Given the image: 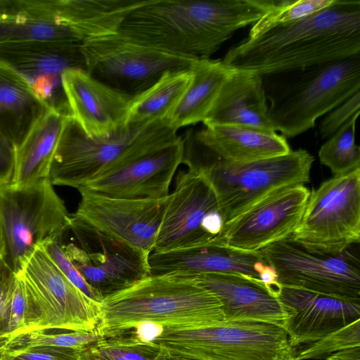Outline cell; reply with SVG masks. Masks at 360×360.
<instances>
[{"mask_svg":"<svg viewBox=\"0 0 360 360\" xmlns=\"http://www.w3.org/2000/svg\"><path fill=\"white\" fill-rule=\"evenodd\" d=\"M274 4V0H146L125 16L116 34L172 54L210 58Z\"/></svg>","mask_w":360,"mask_h":360,"instance_id":"cell-1","label":"cell"},{"mask_svg":"<svg viewBox=\"0 0 360 360\" xmlns=\"http://www.w3.org/2000/svg\"><path fill=\"white\" fill-rule=\"evenodd\" d=\"M360 54V1L335 0L306 18L246 37L222 59L232 70L262 77Z\"/></svg>","mask_w":360,"mask_h":360,"instance_id":"cell-2","label":"cell"},{"mask_svg":"<svg viewBox=\"0 0 360 360\" xmlns=\"http://www.w3.org/2000/svg\"><path fill=\"white\" fill-rule=\"evenodd\" d=\"M224 322L218 297L193 278L148 275L102 300L96 330L104 338L148 323L167 328L197 329Z\"/></svg>","mask_w":360,"mask_h":360,"instance_id":"cell-3","label":"cell"},{"mask_svg":"<svg viewBox=\"0 0 360 360\" xmlns=\"http://www.w3.org/2000/svg\"><path fill=\"white\" fill-rule=\"evenodd\" d=\"M184 139L182 163L201 174L218 199L225 222L281 188L310 180L314 158L304 149L246 163L225 161L199 143L193 130Z\"/></svg>","mask_w":360,"mask_h":360,"instance_id":"cell-4","label":"cell"},{"mask_svg":"<svg viewBox=\"0 0 360 360\" xmlns=\"http://www.w3.org/2000/svg\"><path fill=\"white\" fill-rule=\"evenodd\" d=\"M181 136L168 120L127 124L107 137L91 138L68 117L51 161L53 186L79 189L112 165L162 148Z\"/></svg>","mask_w":360,"mask_h":360,"instance_id":"cell-5","label":"cell"},{"mask_svg":"<svg viewBox=\"0 0 360 360\" xmlns=\"http://www.w3.org/2000/svg\"><path fill=\"white\" fill-rule=\"evenodd\" d=\"M284 74L287 80L264 87L267 117L275 131L292 138L360 91V54Z\"/></svg>","mask_w":360,"mask_h":360,"instance_id":"cell-6","label":"cell"},{"mask_svg":"<svg viewBox=\"0 0 360 360\" xmlns=\"http://www.w3.org/2000/svg\"><path fill=\"white\" fill-rule=\"evenodd\" d=\"M149 341L168 356L190 360H294L297 350L283 328L252 321L197 329L162 328Z\"/></svg>","mask_w":360,"mask_h":360,"instance_id":"cell-7","label":"cell"},{"mask_svg":"<svg viewBox=\"0 0 360 360\" xmlns=\"http://www.w3.org/2000/svg\"><path fill=\"white\" fill-rule=\"evenodd\" d=\"M18 274L23 281L27 302L23 333L53 329L96 330L100 303L75 287L41 245L25 261Z\"/></svg>","mask_w":360,"mask_h":360,"instance_id":"cell-8","label":"cell"},{"mask_svg":"<svg viewBox=\"0 0 360 360\" xmlns=\"http://www.w3.org/2000/svg\"><path fill=\"white\" fill-rule=\"evenodd\" d=\"M290 240L309 252L341 254L360 241V168L323 181L310 191Z\"/></svg>","mask_w":360,"mask_h":360,"instance_id":"cell-9","label":"cell"},{"mask_svg":"<svg viewBox=\"0 0 360 360\" xmlns=\"http://www.w3.org/2000/svg\"><path fill=\"white\" fill-rule=\"evenodd\" d=\"M0 214L15 274L38 247L62 241L70 226V214L49 179L21 188L3 186Z\"/></svg>","mask_w":360,"mask_h":360,"instance_id":"cell-10","label":"cell"},{"mask_svg":"<svg viewBox=\"0 0 360 360\" xmlns=\"http://www.w3.org/2000/svg\"><path fill=\"white\" fill-rule=\"evenodd\" d=\"M73 242L61 248L88 285L102 298L150 275L148 254L70 214Z\"/></svg>","mask_w":360,"mask_h":360,"instance_id":"cell-11","label":"cell"},{"mask_svg":"<svg viewBox=\"0 0 360 360\" xmlns=\"http://www.w3.org/2000/svg\"><path fill=\"white\" fill-rule=\"evenodd\" d=\"M217 195L199 173L180 170L169 194L153 252L225 243V226Z\"/></svg>","mask_w":360,"mask_h":360,"instance_id":"cell-12","label":"cell"},{"mask_svg":"<svg viewBox=\"0 0 360 360\" xmlns=\"http://www.w3.org/2000/svg\"><path fill=\"white\" fill-rule=\"evenodd\" d=\"M80 50L85 70L93 77L132 96L166 72L190 69L197 59L141 45L117 34L86 40Z\"/></svg>","mask_w":360,"mask_h":360,"instance_id":"cell-13","label":"cell"},{"mask_svg":"<svg viewBox=\"0 0 360 360\" xmlns=\"http://www.w3.org/2000/svg\"><path fill=\"white\" fill-rule=\"evenodd\" d=\"M259 252L283 286L360 301L359 259L349 249L335 256L319 255L288 238Z\"/></svg>","mask_w":360,"mask_h":360,"instance_id":"cell-14","label":"cell"},{"mask_svg":"<svg viewBox=\"0 0 360 360\" xmlns=\"http://www.w3.org/2000/svg\"><path fill=\"white\" fill-rule=\"evenodd\" d=\"M309 193L303 184L270 193L225 224L224 241L237 249L258 252L289 238L300 222Z\"/></svg>","mask_w":360,"mask_h":360,"instance_id":"cell-15","label":"cell"},{"mask_svg":"<svg viewBox=\"0 0 360 360\" xmlns=\"http://www.w3.org/2000/svg\"><path fill=\"white\" fill-rule=\"evenodd\" d=\"M82 44L58 41L1 44L0 61L22 75L46 108L70 115L62 75L68 69L85 70Z\"/></svg>","mask_w":360,"mask_h":360,"instance_id":"cell-16","label":"cell"},{"mask_svg":"<svg viewBox=\"0 0 360 360\" xmlns=\"http://www.w3.org/2000/svg\"><path fill=\"white\" fill-rule=\"evenodd\" d=\"M182 136L162 148L115 164L79 188L110 198L159 200L167 198L184 155Z\"/></svg>","mask_w":360,"mask_h":360,"instance_id":"cell-17","label":"cell"},{"mask_svg":"<svg viewBox=\"0 0 360 360\" xmlns=\"http://www.w3.org/2000/svg\"><path fill=\"white\" fill-rule=\"evenodd\" d=\"M74 214L96 229L148 254L155 248L167 198L130 200L79 189Z\"/></svg>","mask_w":360,"mask_h":360,"instance_id":"cell-18","label":"cell"},{"mask_svg":"<svg viewBox=\"0 0 360 360\" xmlns=\"http://www.w3.org/2000/svg\"><path fill=\"white\" fill-rule=\"evenodd\" d=\"M148 264L150 275L239 274L260 280L271 292L280 287L276 271L259 251L242 250L225 243L153 252Z\"/></svg>","mask_w":360,"mask_h":360,"instance_id":"cell-19","label":"cell"},{"mask_svg":"<svg viewBox=\"0 0 360 360\" xmlns=\"http://www.w3.org/2000/svg\"><path fill=\"white\" fill-rule=\"evenodd\" d=\"M62 84L71 117L89 137H107L127 126L132 96L95 79L84 69L65 70Z\"/></svg>","mask_w":360,"mask_h":360,"instance_id":"cell-20","label":"cell"},{"mask_svg":"<svg viewBox=\"0 0 360 360\" xmlns=\"http://www.w3.org/2000/svg\"><path fill=\"white\" fill-rule=\"evenodd\" d=\"M277 298L288 315L284 329L297 348L360 319V301L283 285Z\"/></svg>","mask_w":360,"mask_h":360,"instance_id":"cell-21","label":"cell"},{"mask_svg":"<svg viewBox=\"0 0 360 360\" xmlns=\"http://www.w3.org/2000/svg\"><path fill=\"white\" fill-rule=\"evenodd\" d=\"M188 276L218 297L225 321L262 322L284 328L288 315L260 280L239 274Z\"/></svg>","mask_w":360,"mask_h":360,"instance_id":"cell-22","label":"cell"},{"mask_svg":"<svg viewBox=\"0 0 360 360\" xmlns=\"http://www.w3.org/2000/svg\"><path fill=\"white\" fill-rule=\"evenodd\" d=\"M267 111L263 77L232 70L202 123L204 126L233 124L274 131Z\"/></svg>","mask_w":360,"mask_h":360,"instance_id":"cell-23","label":"cell"},{"mask_svg":"<svg viewBox=\"0 0 360 360\" xmlns=\"http://www.w3.org/2000/svg\"><path fill=\"white\" fill-rule=\"evenodd\" d=\"M197 141L219 158L246 163L285 155L291 149L286 138L272 130L241 125L205 126L193 131Z\"/></svg>","mask_w":360,"mask_h":360,"instance_id":"cell-24","label":"cell"},{"mask_svg":"<svg viewBox=\"0 0 360 360\" xmlns=\"http://www.w3.org/2000/svg\"><path fill=\"white\" fill-rule=\"evenodd\" d=\"M54 109H46L15 148L13 175L8 184L21 188L49 179L54 152L68 117Z\"/></svg>","mask_w":360,"mask_h":360,"instance_id":"cell-25","label":"cell"},{"mask_svg":"<svg viewBox=\"0 0 360 360\" xmlns=\"http://www.w3.org/2000/svg\"><path fill=\"white\" fill-rule=\"evenodd\" d=\"M146 0H45L56 19L82 42L115 34L125 16Z\"/></svg>","mask_w":360,"mask_h":360,"instance_id":"cell-26","label":"cell"},{"mask_svg":"<svg viewBox=\"0 0 360 360\" xmlns=\"http://www.w3.org/2000/svg\"><path fill=\"white\" fill-rule=\"evenodd\" d=\"M32 41L83 43L44 0H0V45Z\"/></svg>","mask_w":360,"mask_h":360,"instance_id":"cell-27","label":"cell"},{"mask_svg":"<svg viewBox=\"0 0 360 360\" xmlns=\"http://www.w3.org/2000/svg\"><path fill=\"white\" fill-rule=\"evenodd\" d=\"M46 109L28 81L0 61V133L15 148Z\"/></svg>","mask_w":360,"mask_h":360,"instance_id":"cell-28","label":"cell"},{"mask_svg":"<svg viewBox=\"0 0 360 360\" xmlns=\"http://www.w3.org/2000/svg\"><path fill=\"white\" fill-rule=\"evenodd\" d=\"M191 70V82L168 120L177 131L205 120L232 71L222 60L210 58L196 59Z\"/></svg>","mask_w":360,"mask_h":360,"instance_id":"cell-29","label":"cell"},{"mask_svg":"<svg viewBox=\"0 0 360 360\" xmlns=\"http://www.w3.org/2000/svg\"><path fill=\"white\" fill-rule=\"evenodd\" d=\"M192 77L191 68L165 72L154 84L132 97L127 124L168 120Z\"/></svg>","mask_w":360,"mask_h":360,"instance_id":"cell-30","label":"cell"},{"mask_svg":"<svg viewBox=\"0 0 360 360\" xmlns=\"http://www.w3.org/2000/svg\"><path fill=\"white\" fill-rule=\"evenodd\" d=\"M164 352L149 340L121 334L77 350L78 360H164Z\"/></svg>","mask_w":360,"mask_h":360,"instance_id":"cell-31","label":"cell"},{"mask_svg":"<svg viewBox=\"0 0 360 360\" xmlns=\"http://www.w3.org/2000/svg\"><path fill=\"white\" fill-rule=\"evenodd\" d=\"M359 112L354 114L319 150L320 162L333 176H341L360 168V148L355 143L356 122Z\"/></svg>","mask_w":360,"mask_h":360,"instance_id":"cell-32","label":"cell"},{"mask_svg":"<svg viewBox=\"0 0 360 360\" xmlns=\"http://www.w3.org/2000/svg\"><path fill=\"white\" fill-rule=\"evenodd\" d=\"M103 336L97 330L91 332L48 333L35 330L15 335L9 340L6 348L15 352L25 349L51 347L81 349L101 340Z\"/></svg>","mask_w":360,"mask_h":360,"instance_id":"cell-33","label":"cell"},{"mask_svg":"<svg viewBox=\"0 0 360 360\" xmlns=\"http://www.w3.org/2000/svg\"><path fill=\"white\" fill-rule=\"evenodd\" d=\"M335 0H275L271 9L255 22L248 38H254L270 28L297 21L330 6Z\"/></svg>","mask_w":360,"mask_h":360,"instance_id":"cell-34","label":"cell"},{"mask_svg":"<svg viewBox=\"0 0 360 360\" xmlns=\"http://www.w3.org/2000/svg\"><path fill=\"white\" fill-rule=\"evenodd\" d=\"M300 347L295 359H321L346 349L360 347V319Z\"/></svg>","mask_w":360,"mask_h":360,"instance_id":"cell-35","label":"cell"},{"mask_svg":"<svg viewBox=\"0 0 360 360\" xmlns=\"http://www.w3.org/2000/svg\"><path fill=\"white\" fill-rule=\"evenodd\" d=\"M62 241H50L41 246L66 278L85 295L101 303L102 298L88 285L78 270L64 253Z\"/></svg>","mask_w":360,"mask_h":360,"instance_id":"cell-36","label":"cell"},{"mask_svg":"<svg viewBox=\"0 0 360 360\" xmlns=\"http://www.w3.org/2000/svg\"><path fill=\"white\" fill-rule=\"evenodd\" d=\"M360 91L327 113L319 125L321 137L328 139L333 135L354 114L359 112Z\"/></svg>","mask_w":360,"mask_h":360,"instance_id":"cell-37","label":"cell"},{"mask_svg":"<svg viewBox=\"0 0 360 360\" xmlns=\"http://www.w3.org/2000/svg\"><path fill=\"white\" fill-rule=\"evenodd\" d=\"M27 312V302L23 281L15 274L13 292L8 307V326L11 338L24 332Z\"/></svg>","mask_w":360,"mask_h":360,"instance_id":"cell-38","label":"cell"},{"mask_svg":"<svg viewBox=\"0 0 360 360\" xmlns=\"http://www.w3.org/2000/svg\"><path fill=\"white\" fill-rule=\"evenodd\" d=\"M15 274L6 259L0 258V338H11L8 326V307Z\"/></svg>","mask_w":360,"mask_h":360,"instance_id":"cell-39","label":"cell"},{"mask_svg":"<svg viewBox=\"0 0 360 360\" xmlns=\"http://www.w3.org/2000/svg\"><path fill=\"white\" fill-rule=\"evenodd\" d=\"M8 352L11 360H78L77 350L65 347H39Z\"/></svg>","mask_w":360,"mask_h":360,"instance_id":"cell-40","label":"cell"},{"mask_svg":"<svg viewBox=\"0 0 360 360\" xmlns=\"http://www.w3.org/2000/svg\"><path fill=\"white\" fill-rule=\"evenodd\" d=\"M15 167V147L0 133V181L11 183Z\"/></svg>","mask_w":360,"mask_h":360,"instance_id":"cell-41","label":"cell"},{"mask_svg":"<svg viewBox=\"0 0 360 360\" xmlns=\"http://www.w3.org/2000/svg\"><path fill=\"white\" fill-rule=\"evenodd\" d=\"M325 358L329 360H360V347L346 349Z\"/></svg>","mask_w":360,"mask_h":360,"instance_id":"cell-42","label":"cell"},{"mask_svg":"<svg viewBox=\"0 0 360 360\" xmlns=\"http://www.w3.org/2000/svg\"><path fill=\"white\" fill-rule=\"evenodd\" d=\"M0 258L8 260L7 244L4 224L0 214Z\"/></svg>","mask_w":360,"mask_h":360,"instance_id":"cell-43","label":"cell"},{"mask_svg":"<svg viewBox=\"0 0 360 360\" xmlns=\"http://www.w3.org/2000/svg\"><path fill=\"white\" fill-rule=\"evenodd\" d=\"M6 346L0 348V360H11V355L8 351Z\"/></svg>","mask_w":360,"mask_h":360,"instance_id":"cell-44","label":"cell"},{"mask_svg":"<svg viewBox=\"0 0 360 360\" xmlns=\"http://www.w3.org/2000/svg\"><path fill=\"white\" fill-rule=\"evenodd\" d=\"M10 340L9 338H0V348L7 345Z\"/></svg>","mask_w":360,"mask_h":360,"instance_id":"cell-45","label":"cell"},{"mask_svg":"<svg viewBox=\"0 0 360 360\" xmlns=\"http://www.w3.org/2000/svg\"><path fill=\"white\" fill-rule=\"evenodd\" d=\"M165 356L164 360H190V359H183V358L168 356L165 354Z\"/></svg>","mask_w":360,"mask_h":360,"instance_id":"cell-46","label":"cell"},{"mask_svg":"<svg viewBox=\"0 0 360 360\" xmlns=\"http://www.w3.org/2000/svg\"><path fill=\"white\" fill-rule=\"evenodd\" d=\"M294 360H329L326 358L321 359H294Z\"/></svg>","mask_w":360,"mask_h":360,"instance_id":"cell-47","label":"cell"},{"mask_svg":"<svg viewBox=\"0 0 360 360\" xmlns=\"http://www.w3.org/2000/svg\"><path fill=\"white\" fill-rule=\"evenodd\" d=\"M3 186H4V185L0 181V191H1V188L3 187Z\"/></svg>","mask_w":360,"mask_h":360,"instance_id":"cell-48","label":"cell"}]
</instances>
